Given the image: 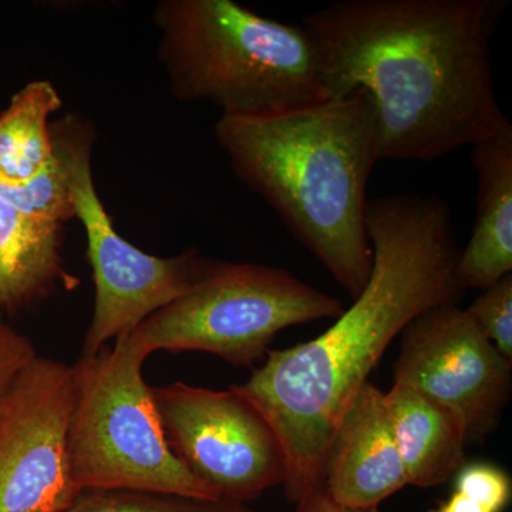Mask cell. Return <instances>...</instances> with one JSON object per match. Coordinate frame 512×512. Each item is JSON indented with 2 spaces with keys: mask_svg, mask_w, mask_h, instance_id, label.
I'll list each match as a JSON object with an SVG mask.
<instances>
[{
  "mask_svg": "<svg viewBox=\"0 0 512 512\" xmlns=\"http://www.w3.org/2000/svg\"><path fill=\"white\" fill-rule=\"evenodd\" d=\"M52 136L69 164L74 220L82 222L87 258L93 271L94 306L82 355L106 348L110 340L134 329L192 285L204 256L190 249L177 256L147 254L114 228L94 185V128L76 114L52 121Z\"/></svg>",
  "mask_w": 512,
  "mask_h": 512,
  "instance_id": "52a82bcc",
  "label": "cell"
},
{
  "mask_svg": "<svg viewBox=\"0 0 512 512\" xmlns=\"http://www.w3.org/2000/svg\"><path fill=\"white\" fill-rule=\"evenodd\" d=\"M343 311L340 299L286 269L205 259L180 298L126 336L146 359L156 352H204L252 367L265 360L282 330Z\"/></svg>",
  "mask_w": 512,
  "mask_h": 512,
  "instance_id": "8992f818",
  "label": "cell"
},
{
  "mask_svg": "<svg viewBox=\"0 0 512 512\" xmlns=\"http://www.w3.org/2000/svg\"><path fill=\"white\" fill-rule=\"evenodd\" d=\"M151 392L175 457L222 500L247 504L284 484L281 444L237 393L183 382Z\"/></svg>",
  "mask_w": 512,
  "mask_h": 512,
  "instance_id": "ba28073f",
  "label": "cell"
},
{
  "mask_svg": "<svg viewBox=\"0 0 512 512\" xmlns=\"http://www.w3.org/2000/svg\"><path fill=\"white\" fill-rule=\"evenodd\" d=\"M466 311L498 352L512 360V274L483 289Z\"/></svg>",
  "mask_w": 512,
  "mask_h": 512,
  "instance_id": "ac0fdd59",
  "label": "cell"
},
{
  "mask_svg": "<svg viewBox=\"0 0 512 512\" xmlns=\"http://www.w3.org/2000/svg\"><path fill=\"white\" fill-rule=\"evenodd\" d=\"M62 224L40 220L0 198V312H18L73 289L62 256Z\"/></svg>",
  "mask_w": 512,
  "mask_h": 512,
  "instance_id": "5bb4252c",
  "label": "cell"
},
{
  "mask_svg": "<svg viewBox=\"0 0 512 512\" xmlns=\"http://www.w3.org/2000/svg\"><path fill=\"white\" fill-rule=\"evenodd\" d=\"M62 97L52 83H28L0 113V184L26 183L55 156L53 114Z\"/></svg>",
  "mask_w": 512,
  "mask_h": 512,
  "instance_id": "9a60e30c",
  "label": "cell"
},
{
  "mask_svg": "<svg viewBox=\"0 0 512 512\" xmlns=\"http://www.w3.org/2000/svg\"><path fill=\"white\" fill-rule=\"evenodd\" d=\"M53 147L55 156L35 177L22 184H0V198L32 217L63 225L74 220L69 164L55 138Z\"/></svg>",
  "mask_w": 512,
  "mask_h": 512,
  "instance_id": "2e32d148",
  "label": "cell"
},
{
  "mask_svg": "<svg viewBox=\"0 0 512 512\" xmlns=\"http://www.w3.org/2000/svg\"><path fill=\"white\" fill-rule=\"evenodd\" d=\"M454 491L474 498L490 512H504L511 503L512 481L497 464L474 461L457 471Z\"/></svg>",
  "mask_w": 512,
  "mask_h": 512,
  "instance_id": "d6986e66",
  "label": "cell"
},
{
  "mask_svg": "<svg viewBox=\"0 0 512 512\" xmlns=\"http://www.w3.org/2000/svg\"><path fill=\"white\" fill-rule=\"evenodd\" d=\"M407 483L431 488L456 476L466 464L463 414L412 387L393 384L384 393Z\"/></svg>",
  "mask_w": 512,
  "mask_h": 512,
  "instance_id": "4fadbf2b",
  "label": "cell"
},
{
  "mask_svg": "<svg viewBox=\"0 0 512 512\" xmlns=\"http://www.w3.org/2000/svg\"><path fill=\"white\" fill-rule=\"evenodd\" d=\"M372 274L322 335L269 350L247 382L229 389L264 417L285 457L291 503L322 484L333 433L384 352L420 313L460 303V247L443 198L394 194L367 202Z\"/></svg>",
  "mask_w": 512,
  "mask_h": 512,
  "instance_id": "6da1fadb",
  "label": "cell"
},
{
  "mask_svg": "<svg viewBox=\"0 0 512 512\" xmlns=\"http://www.w3.org/2000/svg\"><path fill=\"white\" fill-rule=\"evenodd\" d=\"M62 512H252L234 501H202L126 490H84Z\"/></svg>",
  "mask_w": 512,
  "mask_h": 512,
  "instance_id": "e0dca14e",
  "label": "cell"
},
{
  "mask_svg": "<svg viewBox=\"0 0 512 512\" xmlns=\"http://www.w3.org/2000/svg\"><path fill=\"white\" fill-rule=\"evenodd\" d=\"M400 336L393 384L454 407L466 420L468 444H483L510 400L512 360L458 303L420 313Z\"/></svg>",
  "mask_w": 512,
  "mask_h": 512,
  "instance_id": "30bf717a",
  "label": "cell"
},
{
  "mask_svg": "<svg viewBox=\"0 0 512 512\" xmlns=\"http://www.w3.org/2000/svg\"><path fill=\"white\" fill-rule=\"evenodd\" d=\"M153 19L177 100L207 101L221 116L256 117L326 99L319 47L302 25L234 0H163Z\"/></svg>",
  "mask_w": 512,
  "mask_h": 512,
  "instance_id": "277c9868",
  "label": "cell"
},
{
  "mask_svg": "<svg viewBox=\"0 0 512 512\" xmlns=\"http://www.w3.org/2000/svg\"><path fill=\"white\" fill-rule=\"evenodd\" d=\"M215 137L239 180L356 299L372 274L366 191L380 161L369 96L355 90L265 116H221Z\"/></svg>",
  "mask_w": 512,
  "mask_h": 512,
  "instance_id": "3957f363",
  "label": "cell"
},
{
  "mask_svg": "<svg viewBox=\"0 0 512 512\" xmlns=\"http://www.w3.org/2000/svg\"><path fill=\"white\" fill-rule=\"evenodd\" d=\"M35 345L28 336L13 328L0 312V403L16 377L36 359Z\"/></svg>",
  "mask_w": 512,
  "mask_h": 512,
  "instance_id": "ffe728a7",
  "label": "cell"
},
{
  "mask_svg": "<svg viewBox=\"0 0 512 512\" xmlns=\"http://www.w3.org/2000/svg\"><path fill=\"white\" fill-rule=\"evenodd\" d=\"M498 0H340L302 26L322 57L328 97L363 90L382 160L433 161L476 146L507 116L490 39Z\"/></svg>",
  "mask_w": 512,
  "mask_h": 512,
  "instance_id": "7a4b0ae2",
  "label": "cell"
},
{
  "mask_svg": "<svg viewBox=\"0 0 512 512\" xmlns=\"http://www.w3.org/2000/svg\"><path fill=\"white\" fill-rule=\"evenodd\" d=\"M295 511L293 512H380L379 508H366V510H359V508L343 507L332 500L322 484L312 490L311 493L303 495L298 503H295Z\"/></svg>",
  "mask_w": 512,
  "mask_h": 512,
  "instance_id": "44dd1931",
  "label": "cell"
},
{
  "mask_svg": "<svg viewBox=\"0 0 512 512\" xmlns=\"http://www.w3.org/2000/svg\"><path fill=\"white\" fill-rule=\"evenodd\" d=\"M478 177L477 215L461 249L457 278L463 288L483 289L512 274V126L471 147Z\"/></svg>",
  "mask_w": 512,
  "mask_h": 512,
  "instance_id": "7c38bea8",
  "label": "cell"
},
{
  "mask_svg": "<svg viewBox=\"0 0 512 512\" xmlns=\"http://www.w3.org/2000/svg\"><path fill=\"white\" fill-rule=\"evenodd\" d=\"M72 366L37 356L0 403V512H62L80 490L70 473L67 431Z\"/></svg>",
  "mask_w": 512,
  "mask_h": 512,
  "instance_id": "9c48e42d",
  "label": "cell"
},
{
  "mask_svg": "<svg viewBox=\"0 0 512 512\" xmlns=\"http://www.w3.org/2000/svg\"><path fill=\"white\" fill-rule=\"evenodd\" d=\"M322 485L348 508H379L407 487L384 392L367 382L340 419L323 464Z\"/></svg>",
  "mask_w": 512,
  "mask_h": 512,
  "instance_id": "8fae6325",
  "label": "cell"
},
{
  "mask_svg": "<svg viewBox=\"0 0 512 512\" xmlns=\"http://www.w3.org/2000/svg\"><path fill=\"white\" fill-rule=\"evenodd\" d=\"M427 512H490L483 504L478 503L474 498L453 491L446 500L441 501L436 507L430 508Z\"/></svg>",
  "mask_w": 512,
  "mask_h": 512,
  "instance_id": "7402d4cb",
  "label": "cell"
},
{
  "mask_svg": "<svg viewBox=\"0 0 512 512\" xmlns=\"http://www.w3.org/2000/svg\"><path fill=\"white\" fill-rule=\"evenodd\" d=\"M146 357L128 343L73 363L74 402L67 431L70 473L80 491L126 490L191 500H222L175 457L165 437Z\"/></svg>",
  "mask_w": 512,
  "mask_h": 512,
  "instance_id": "5b68a950",
  "label": "cell"
}]
</instances>
